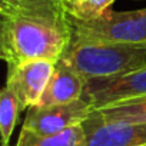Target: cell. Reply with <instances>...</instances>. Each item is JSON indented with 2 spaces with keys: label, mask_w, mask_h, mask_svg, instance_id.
Returning <instances> with one entry per match:
<instances>
[{
  "label": "cell",
  "mask_w": 146,
  "mask_h": 146,
  "mask_svg": "<svg viewBox=\"0 0 146 146\" xmlns=\"http://www.w3.org/2000/svg\"><path fill=\"white\" fill-rule=\"evenodd\" d=\"M54 66L56 62L52 60H32L7 70L6 86L15 92L22 109L39 105L40 98L53 75Z\"/></svg>",
  "instance_id": "obj_7"
},
{
  "label": "cell",
  "mask_w": 146,
  "mask_h": 146,
  "mask_svg": "<svg viewBox=\"0 0 146 146\" xmlns=\"http://www.w3.org/2000/svg\"><path fill=\"white\" fill-rule=\"evenodd\" d=\"M82 126L85 146H146V123L106 120L95 109Z\"/></svg>",
  "instance_id": "obj_6"
},
{
  "label": "cell",
  "mask_w": 146,
  "mask_h": 146,
  "mask_svg": "<svg viewBox=\"0 0 146 146\" xmlns=\"http://www.w3.org/2000/svg\"><path fill=\"white\" fill-rule=\"evenodd\" d=\"M112 3L115 0H73L66 6V10L72 17L90 20L102 16Z\"/></svg>",
  "instance_id": "obj_12"
},
{
  "label": "cell",
  "mask_w": 146,
  "mask_h": 146,
  "mask_svg": "<svg viewBox=\"0 0 146 146\" xmlns=\"http://www.w3.org/2000/svg\"><path fill=\"white\" fill-rule=\"evenodd\" d=\"M0 53L12 70L32 60L57 62L72 40L60 0H0Z\"/></svg>",
  "instance_id": "obj_1"
},
{
  "label": "cell",
  "mask_w": 146,
  "mask_h": 146,
  "mask_svg": "<svg viewBox=\"0 0 146 146\" xmlns=\"http://www.w3.org/2000/svg\"><path fill=\"white\" fill-rule=\"evenodd\" d=\"M22 105L15 95V92L5 86L0 90V135H2V146H9L13 129L17 123Z\"/></svg>",
  "instance_id": "obj_11"
},
{
  "label": "cell",
  "mask_w": 146,
  "mask_h": 146,
  "mask_svg": "<svg viewBox=\"0 0 146 146\" xmlns=\"http://www.w3.org/2000/svg\"><path fill=\"white\" fill-rule=\"evenodd\" d=\"M93 110V106L85 99L50 106H32L26 112L22 129L43 136L56 135L72 126L82 125Z\"/></svg>",
  "instance_id": "obj_4"
},
{
  "label": "cell",
  "mask_w": 146,
  "mask_h": 146,
  "mask_svg": "<svg viewBox=\"0 0 146 146\" xmlns=\"http://www.w3.org/2000/svg\"><path fill=\"white\" fill-rule=\"evenodd\" d=\"M69 25L72 37L113 44H146V7L132 12L106 10L102 16L90 20L69 15Z\"/></svg>",
  "instance_id": "obj_3"
},
{
  "label": "cell",
  "mask_w": 146,
  "mask_h": 146,
  "mask_svg": "<svg viewBox=\"0 0 146 146\" xmlns=\"http://www.w3.org/2000/svg\"><path fill=\"white\" fill-rule=\"evenodd\" d=\"M143 96H146V67L109 79L89 80L82 99L89 102L93 109H100Z\"/></svg>",
  "instance_id": "obj_5"
},
{
  "label": "cell",
  "mask_w": 146,
  "mask_h": 146,
  "mask_svg": "<svg viewBox=\"0 0 146 146\" xmlns=\"http://www.w3.org/2000/svg\"><path fill=\"white\" fill-rule=\"evenodd\" d=\"M85 88L86 80L64 60L59 59L37 106L60 105L82 99Z\"/></svg>",
  "instance_id": "obj_8"
},
{
  "label": "cell",
  "mask_w": 146,
  "mask_h": 146,
  "mask_svg": "<svg viewBox=\"0 0 146 146\" xmlns=\"http://www.w3.org/2000/svg\"><path fill=\"white\" fill-rule=\"evenodd\" d=\"M96 110L106 120L146 123V96L113 103V105H109V106H105Z\"/></svg>",
  "instance_id": "obj_10"
},
{
  "label": "cell",
  "mask_w": 146,
  "mask_h": 146,
  "mask_svg": "<svg viewBox=\"0 0 146 146\" xmlns=\"http://www.w3.org/2000/svg\"><path fill=\"white\" fill-rule=\"evenodd\" d=\"M60 59L86 82L109 79L146 67V44H113L72 37Z\"/></svg>",
  "instance_id": "obj_2"
},
{
  "label": "cell",
  "mask_w": 146,
  "mask_h": 146,
  "mask_svg": "<svg viewBox=\"0 0 146 146\" xmlns=\"http://www.w3.org/2000/svg\"><path fill=\"white\" fill-rule=\"evenodd\" d=\"M17 146H85V130L82 125H76L60 133L43 136L22 129Z\"/></svg>",
  "instance_id": "obj_9"
},
{
  "label": "cell",
  "mask_w": 146,
  "mask_h": 146,
  "mask_svg": "<svg viewBox=\"0 0 146 146\" xmlns=\"http://www.w3.org/2000/svg\"><path fill=\"white\" fill-rule=\"evenodd\" d=\"M60 2H62V3L64 5V6H67L69 3H72V2H73V0H60Z\"/></svg>",
  "instance_id": "obj_13"
}]
</instances>
